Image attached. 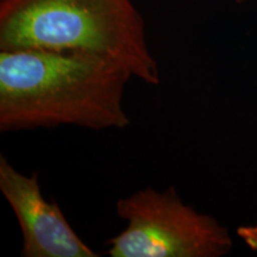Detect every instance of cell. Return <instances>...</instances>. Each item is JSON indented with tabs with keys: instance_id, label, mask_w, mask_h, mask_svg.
I'll return each instance as SVG.
<instances>
[{
	"instance_id": "6da1fadb",
	"label": "cell",
	"mask_w": 257,
	"mask_h": 257,
	"mask_svg": "<svg viewBox=\"0 0 257 257\" xmlns=\"http://www.w3.org/2000/svg\"><path fill=\"white\" fill-rule=\"evenodd\" d=\"M126 68L82 50H0V131L125 128Z\"/></svg>"
},
{
	"instance_id": "7a4b0ae2",
	"label": "cell",
	"mask_w": 257,
	"mask_h": 257,
	"mask_svg": "<svg viewBox=\"0 0 257 257\" xmlns=\"http://www.w3.org/2000/svg\"><path fill=\"white\" fill-rule=\"evenodd\" d=\"M82 50L161 82L142 16L131 0H0V50Z\"/></svg>"
},
{
	"instance_id": "3957f363",
	"label": "cell",
	"mask_w": 257,
	"mask_h": 257,
	"mask_svg": "<svg viewBox=\"0 0 257 257\" xmlns=\"http://www.w3.org/2000/svg\"><path fill=\"white\" fill-rule=\"evenodd\" d=\"M115 210L126 227L108 239L111 257H219L232 248L229 230L186 205L174 187L141 189Z\"/></svg>"
},
{
	"instance_id": "277c9868",
	"label": "cell",
	"mask_w": 257,
	"mask_h": 257,
	"mask_svg": "<svg viewBox=\"0 0 257 257\" xmlns=\"http://www.w3.org/2000/svg\"><path fill=\"white\" fill-rule=\"evenodd\" d=\"M0 191L17 218L23 257H98L70 226L59 205L43 197L37 173L25 175L0 156Z\"/></svg>"
},
{
	"instance_id": "5b68a950",
	"label": "cell",
	"mask_w": 257,
	"mask_h": 257,
	"mask_svg": "<svg viewBox=\"0 0 257 257\" xmlns=\"http://www.w3.org/2000/svg\"><path fill=\"white\" fill-rule=\"evenodd\" d=\"M237 234L250 249L257 251V225L240 226L237 230Z\"/></svg>"
},
{
	"instance_id": "8992f818",
	"label": "cell",
	"mask_w": 257,
	"mask_h": 257,
	"mask_svg": "<svg viewBox=\"0 0 257 257\" xmlns=\"http://www.w3.org/2000/svg\"><path fill=\"white\" fill-rule=\"evenodd\" d=\"M238 2H243V0H238Z\"/></svg>"
}]
</instances>
